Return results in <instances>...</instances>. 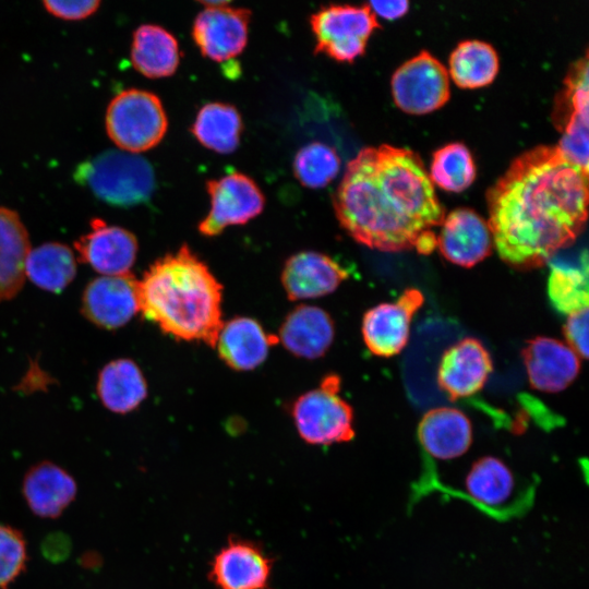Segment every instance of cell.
<instances>
[{"label": "cell", "instance_id": "32", "mask_svg": "<svg viewBox=\"0 0 589 589\" xmlns=\"http://www.w3.org/2000/svg\"><path fill=\"white\" fill-rule=\"evenodd\" d=\"M431 182L445 191L461 192L476 178V166L469 149L461 143H450L433 154Z\"/></svg>", "mask_w": 589, "mask_h": 589}, {"label": "cell", "instance_id": "36", "mask_svg": "<svg viewBox=\"0 0 589 589\" xmlns=\"http://www.w3.org/2000/svg\"><path fill=\"white\" fill-rule=\"evenodd\" d=\"M52 15L64 20H81L93 14L99 7L98 0L51 1L43 2Z\"/></svg>", "mask_w": 589, "mask_h": 589}, {"label": "cell", "instance_id": "34", "mask_svg": "<svg viewBox=\"0 0 589 589\" xmlns=\"http://www.w3.org/2000/svg\"><path fill=\"white\" fill-rule=\"evenodd\" d=\"M27 543L23 532L0 524V589H10L27 567Z\"/></svg>", "mask_w": 589, "mask_h": 589}, {"label": "cell", "instance_id": "18", "mask_svg": "<svg viewBox=\"0 0 589 589\" xmlns=\"http://www.w3.org/2000/svg\"><path fill=\"white\" fill-rule=\"evenodd\" d=\"M22 495L33 515L57 519L75 501L77 483L64 468L44 460L31 466L25 472Z\"/></svg>", "mask_w": 589, "mask_h": 589}, {"label": "cell", "instance_id": "14", "mask_svg": "<svg viewBox=\"0 0 589 589\" xmlns=\"http://www.w3.org/2000/svg\"><path fill=\"white\" fill-rule=\"evenodd\" d=\"M82 312L99 327L123 326L140 312L139 280L130 272L92 280L83 292Z\"/></svg>", "mask_w": 589, "mask_h": 589}, {"label": "cell", "instance_id": "12", "mask_svg": "<svg viewBox=\"0 0 589 589\" xmlns=\"http://www.w3.org/2000/svg\"><path fill=\"white\" fill-rule=\"evenodd\" d=\"M194 20L192 37L201 52L217 62L240 55L248 41L251 11L229 7L227 1H204Z\"/></svg>", "mask_w": 589, "mask_h": 589}, {"label": "cell", "instance_id": "3", "mask_svg": "<svg viewBox=\"0 0 589 589\" xmlns=\"http://www.w3.org/2000/svg\"><path fill=\"white\" fill-rule=\"evenodd\" d=\"M221 290L207 265L182 245L139 280L140 311L176 339L215 347L223 326Z\"/></svg>", "mask_w": 589, "mask_h": 589}, {"label": "cell", "instance_id": "16", "mask_svg": "<svg viewBox=\"0 0 589 589\" xmlns=\"http://www.w3.org/2000/svg\"><path fill=\"white\" fill-rule=\"evenodd\" d=\"M74 247L80 260L101 276L129 273L137 254V241L132 232L99 218L91 221V230Z\"/></svg>", "mask_w": 589, "mask_h": 589}, {"label": "cell", "instance_id": "28", "mask_svg": "<svg viewBox=\"0 0 589 589\" xmlns=\"http://www.w3.org/2000/svg\"><path fill=\"white\" fill-rule=\"evenodd\" d=\"M191 131L203 146L228 154L240 143L241 116L232 105L209 103L197 112Z\"/></svg>", "mask_w": 589, "mask_h": 589}, {"label": "cell", "instance_id": "20", "mask_svg": "<svg viewBox=\"0 0 589 589\" xmlns=\"http://www.w3.org/2000/svg\"><path fill=\"white\" fill-rule=\"evenodd\" d=\"M348 271L330 256L302 251L285 263L281 283L292 301L326 296L348 277Z\"/></svg>", "mask_w": 589, "mask_h": 589}, {"label": "cell", "instance_id": "22", "mask_svg": "<svg viewBox=\"0 0 589 589\" xmlns=\"http://www.w3.org/2000/svg\"><path fill=\"white\" fill-rule=\"evenodd\" d=\"M277 341L278 337L267 334L257 321L238 316L223 324L215 347L229 368L249 371L264 362Z\"/></svg>", "mask_w": 589, "mask_h": 589}, {"label": "cell", "instance_id": "19", "mask_svg": "<svg viewBox=\"0 0 589 589\" xmlns=\"http://www.w3.org/2000/svg\"><path fill=\"white\" fill-rule=\"evenodd\" d=\"M436 240L442 255L464 267L484 260L493 245L488 223L470 208H457L444 217Z\"/></svg>", "mask_w": 589, "mask_h": 589}, {"label": "cell", "instance_id": "29", "mask_svg": "<svg viewBox=\"0 0 589 589\" xmlns=\"http://www.w3.org/2000/svg\"><path fill=\"white\" fill-rule=\"evenodd\" d=\"M76 263L71 249L59 242H48L31 250L25 262V276L36 286L60 292L74 278Z\"/></svg>", "mask_w": 589, "mask_h": 589}, {"label": "cell", "instance_id": "25", "mask_svg": "<svg viewBox=\"0 0 589 589\" xmlns=\"http://www.w3.org/2000/svg\"><path fill=\"white\" fill-rule=\"evenodd\" d=\"M29 247L27 230L17 213L0 206V301L21 290Z\"/></svg>", "mask_w": 589, "mask_h": 589}, {"label": "cell", "instance_id": "5", "mask_svg": "<svg viewBox=\"0 0 589 589\" xmlns=\"http://www.w3.org/2000/svg\"><path fill=\"white\" fill-rule=\"evenodd\" d=\"M339 377L327 375L320 387L299 396L293 402V422L305 443L327 446L354 437L352 408L339 396Z\"/></svg>", "mask_w": 589, "mask_h": 589}, {"label": "cell", "instance_id": "23", "mask_svg": "<svg viewBox=\"0 0 589 589\" xmlns=\"http://www.w3.org/2000/svg\"><path fill=\"white\" fill-rule=\"evenodd\" d=\"M334 335V322L327 312L313 305H299L285 317L278 340L296 357L316 359L328 350Z\"/></svg>", "mask_w": 589, "mask_h": 589}, {"label": "cell", "instance_id": "35", "mask_svg": "<svg viewBox=\"0 0 589 589\" xmlns=\"http://www.w3.org/2000/svg\"><path fill=\"white\" fill-rule=\"evenodd\" d=\"M567 345L579 358L588 357V308L569 314L563 327Z\"/></svg>", "mask_w": 589, "mask_h": 589}, {"label": "cell", "instance_id": "26", "mask_svg": "<svg viewBox=\"0 0 589 589\" xmlns=\"http://www.w3.org/2000/svg\"><path fill=\"white\" fill-rule=\"evenodd\" d=\"M131 61L133 67L147 77L170 76L180 62L178 41L161 26L141 25L133 34Z\"/></svg>", "mask_w": 589, "mask_h": 589}, {"label": "cell", "instance_id": "11", "mask_svg": "<svg viewBox=\"0 0 589 589\" xmlns=\"http://www.w3.org/2000/svg\"><path fill=\"white\" fill-rule=\"evenodd\" d=\"M206 188L211 196V211L199 224V231L203 236H218L228 226L247 224L263 211L265 199L262 191L241 172L208 180Z\"/></svg>", "mask_w": 589, "mask_h": 589}, {"label": "cell", "instance_id": "1", "mask_svg": "<svg viewBox=\"0 0 589 589\" xmlns=\"http://www.w3.org/2000/svg\"><path fill=\"white\" fill-rule=\"evenodd\" d=\"M486 200L501 259L516 268L539 267L584 230L588 171L557 146H538L513 160Z\"/></svg>", "mask_w": 589, "mask_h": 589}, {"label": "cell", "instance_id": "8", "mask_svg": "<svg viewBox=\"0 0 589 589\" xmlns=\"http://www.w3.org/2000/svg\"><path fill=\"white\" fill-rule=\"evenodd\" d=\"M588 59L575 62L556 97L553 121L562 133L558 149L572 163L588 171Z\"/></svg>", "mask_w": 589, "mask_h": 589}, {"label": "cell", "instance_id": "4", "mask_svg": "<svg viewBox=\"0 0 589 589\" xmlns=\"http://www.w3.org/2000/svg\"><path fill=\"white\" fill-rule=\"evenodd\" d=\"M76 178L101 200L130 206L148 200L155 187L151 164L141 156L107 151L81 165Z\"/></svg>", "mask_w": 589, "mask_h": 589}, {"label": "cell", "instance_id": "7", "mask_svg": "<svg viewBox=\"0 0 589 589\" xmlns=\"http://www.w3.org/2000/svg\"><path fill=\"white\" fill-rule=\"evenodd\" d=\"M375 17L369 4L322 8L310 19L315 51L340 62L353 61L364 52L370 35L378 27Z\"/></svg>", "mask_w": 589, "mask_h": 589}, {"label": "cell", "instance_id": "17", "mask_svg": "<svg viewBox=\"0 0 589 589\" xmlns=\"http://www.w3.org/2000/svg\"><path fill=\"white\" fill-rule=\"evenodd\" d=\"M530 386L544 393H558L570 385L580 370L578 354L565 342L536 337L521 351Z\"/></svg>", "mask_w": 589, "mask_h": 589}, {"label": "cell", "instance_id": "33", "mask_svg": "<svg viewBox=\"0 0 589 589\" xmlns=\"http://www.w3.org/2000/svg\"><path fill=\"white\" fill-rule=\"evenodd\" d=\"M292 167L296 178L304 187L318 189L338 175L340 159L333 147L315 141L298 151Z\"/></svg>", "mask_w": 589, "mask_h": 589}, {"label": "cell", "instance_id": "27", "mask_svg": "<svg viewBox=\"0 0 589 589\" xmlns=\"http://www.w3.org/2000/svg\"><path fill=\"white\" fill-rule=\"evenodd\" d=\"M97 393L104 406L117 413L134 410L147 395L145 377L130 359H117L99 373Z\"/></svg>", "mask_w": 589, "mask_h": 589}, {"label": "cell", "instance_id": "15", "mask_svg": "<svg viewBox=\"0 0 589 589\" xmlns=\"http://www.w3.org/2000/svg\"><path fill=\"white\" fill-rule=\"evenodd\" d=\"M492 370L491 356L482 342L467 337L443 353L437 384L450 400L469 397L481 390Z\"/></svg>", "mask_w": 589, "mask_h": 589}, {"label": "cell", "instance_id": "2", "mask_svg": "<svg viewBox=\"0 0 589 589\" xmlns=\"http://www.w3.org/2000/svg\"><path fill=\"white\" fill-rule=\"evenodd\" d=\"M334 208L351 238L383 252H432V228L445 217L420 157L387 144L363 148L348 163Z\"/></svg>", "mask_w": 589, "mask_h": 589}, {"label": "cell", "instance_id": "21", "mask_svg": "<svg viewBox=\"0 0 589 589\" xmlns=\"http://www.w3.org/2000/svg\"><path fill=\"white\" fill-rule=\"evenodd\" d=\"M472 425L460 410L449 407L428 411L418 425V440L435 460L448 461L461 457L472 444Z\"/></svg>", "mask_w": 589, "mask_h": 589}, {"label": "cell", "instance_id": "24", "mask_svg": "<svg viewBox=\"0 0 589 589\" xmlns=\"http://www.w3.org/2000/svg\"><path fill=\"white\" fill-rule=\"evenodd\" d=\"M462 489L469 500L488 510L507 507L518 490L517 479L510 467L495 456H483L468 469Z\"/></svg>", "mask_w": 589, "mask_h": 589}, {"label": "cell", "instance_id": "31", "mask_svg": "<svg viewBox=\"0 0 589 589\" xmlns=\"http://www.w3.org/2000/svg\"><path fill=\"white\" fill-rule=\"evenodd\" d=\"M548 293L553 306L569 315L588 308V259L579 264L551 262Z\"/></svg>", "mask_w": 589, "mask_h": 589}, {"label": "cell", "instance_id": "9", "mask_svg": "<svg viewBox=\"0 0 589 589\" xmlns=\"http://www.w3.org/2000/svg\"><path fill=\"white\" fill-rule=\"evenodd\" d=\"M395 104L405 112L423 115L441 108L449 98L445 67L428 51L402 63L393 74Z\"/></svg>", "mask_w": 589, "mask_h": 589}, {"label": "cell", "instance_id": "10", "mask_svg": "<svg viewBox=\"0 0 589 589\" xmlns=\"http://www.w3.org/2000/svg\"><path fill=\"white\" fill-rule=\"evenodd\" d=\"M273 567L260 543L232 534L213 556L207 577L216 589H269Z\"/></svg>", "mask_w": 589, "mask_h": 589}, {"label": "cell", "instance_id": "13", "mask_svg": "<svg viewBox=\"0 0 589 589\" xmlns=\"http://www.w3.org/2000/svg\"><path fill=\"white\" fill-rule=\"evenodd\" d=\"M423 301L419 289L409 288L396 301L377 304L365 312L362 336L368 349L384 358L399 353L408 342L412 317Z\"/></svg>", "mask_w": 589, "mask_h": 589}, {"label": "cell", "instance_id": "6", "mask_svg": "<svg viewBox=\"0 0 589 589\" xmlns=\"http://www.w3.org/2000/svg\"><path fill=\"white\" fill-rule=\"evenodd\" d=\"M167 127L160 99L147 91H122L107 108V133L118 147L128 153L153 148L163 140Z\"/></svg>", "mask_w": 589, "mask_h": 589}, {"label": "cell", "instance_id": "30", "mask_svg": "<svg viewBox=\"0 0 589 589\" xmlns=\"http://www.w3.org/2000/svg\"><path fill=\"white\" fill-rule=\"evenodd\" d=\"M498 71L495 49L481 40H465L449 57V73L461 88H478L490 84Z\"/></svg>", "mask_w": 589, "mask_h": 589}, {"label": "cell", "instance_id": "37", "mask_svg": "<svg viewBox=\"0 0 589 589\" xmlns=\"http://www.w3.org/2000/svg\"><path fill=\"white\" fill-rule=\"evenodd\" d=\"M368 4L375 15L378 14L388 20L405 15L409 9V2L406 0L371 1Z\"/></svg>", "mask_w": 589, "mask_h": 589}]
</instances>
